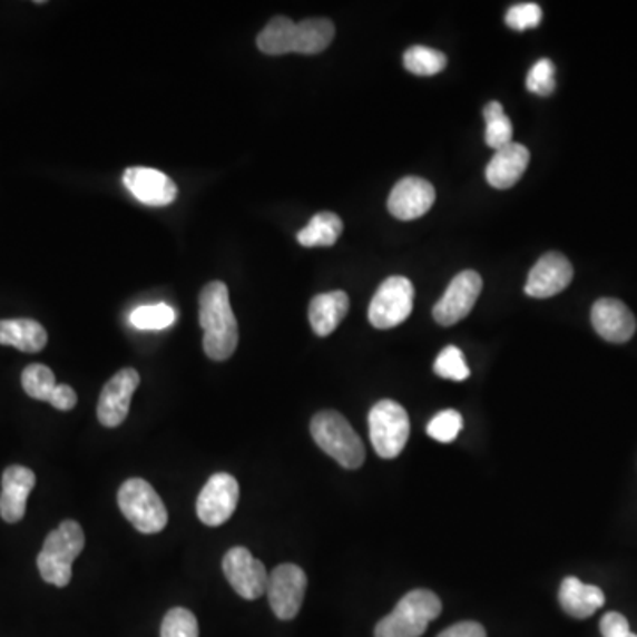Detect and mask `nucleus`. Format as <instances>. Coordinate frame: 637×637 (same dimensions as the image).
<instances>
[{
	"instance_id": "obj_1",
	"label": "nucleus",
	"mask_w": 637,
	"mask_h": 637,
	"mask_svg": "<svg viewBox=\"0 0 637 637\" xmlns=\"http://www.w3.org/2000/svg\"><path fill=\"white\" fill-rule=\"evenodd\" d=\"M198 318L204 330V351L215 362L233 356L239 342L228 288L224 282H209L198 296Z\"/></svg>"
},
{
	"instance_id": "obj_2",
	"label": "nucleus",
	"mask_w": 637,
	"mask_h": 637,
	"mask_svg": "<svg viewBox=\"0 0 637 637\" xmlns=\"http://www.w3.org/2000/svg\"><path fill=\"white\" fill-rule=\"evenodd\" d=\"M86 547V535L77 521H62L48 535L38 556V569L48 585L65 588L74 576V561Z\"/></svg>"
},
{
	"instance_id": "obj_3",
	"label": "nucleus",
	"mask_w": 637,
	"mask_h": 637,
	"mask_svg": "<svg viewBox=\"0 0 637 637\" xmlns=\"http://www.w3.org/2000/svg\"><path fill=\"white\" fill-rule=\"evenodd\" d=\"M312 438L324 453L345 470H357L365 462V444L351 423L336 411H321L311 422Z\"/></svg>"
},
{
	"instance_id": "obj_4",
	"label": "nucleus",
	"mask_w": 637,
	"mask_h": 637,
	"mask_svg": "<svg viewBox=\"0 0 637 637\" xmlns=\"http://www.w3.org/2000/svg\"><path fill=\"white\" fill-rule=\"evenodd\" d=\"M443 611L441 600L431 590H413L402 597L390 615L375 625V637H420Z\"/></svg>"
},
{
	"instance_id": "obj_5",
	"label": "nucleus",
	"mask_w": 637,
	"mask_h": 637,
	"mask_svg": "<svg viewBox=\"0 0 637 637\" xmlns=\"http://www.w3.org/2000/svg\"><path fill=\"white\" fill-rule=\"evenodd\" d=\"M122 516L144 535L159 533L168 522L167 509L151 483L143 478H129L117 494Z\"/></svg>"
},
{
	"instance_id": "obj_6",
	"label": "nucleus",
	"mask_w": 637,
	"mask_h": 637,
	"mask_svg": "<svg viewBox=\"0 0 637 637\" xmlns=\"http://www.w3.org/2000/svg\"><path fill=\"white\" fill-rule=\"evenodd\" d=\"M410 416L395 401H380L369 413V432L375 453L383 459L401 455L410 440Z\"/></svg>"
},
{
	"instance_id": "obj_7",
	"label": "nucleus",
	"mask_w": 637,
	"mask_h": 637,
	"mask_svg": "<svg viewBox=\"0 0 637 637\" xmlns=\"http://www.w3.org/2000/svg\"><path fill=\"white\" fill-rule=\"evenodd\" d=\"M414 287L410 278L390 276L375 291L369 306V321L378 330H392L413 312Z\"/></svg>"
},
{
	"instance_id": "obj_8",
	"label": "nucleus",
	"mask_w": 637,
	"mask_h": 637,
	"mask_svg": "<svg viewBox=\"0 0 637 637\" xmlns=\"http://www.w3.org/2000/svg\"><path fill=\"white\" fill-rule=\"evenodd\" d=\"M306 574L294 564L278 565L267 579V600L278 620H293L302 609Z\"/></svg>"
},
{
	"instance_id": "obj_9",
	"label": "nucleus",
	"mask_w": 637,
	"mask_h": 637,
	"mask_svg": "<svg viewBox=\"0 0 637 637\" xmlns=\"http://www.w3.org/2000/svg\"><path fill=\"white\" fill-rule=\"evenodd\" d=\"M222 569L228 585L233 586V590L243 599L255 600L266 594L270 579L266 567L263 561L254 558L246 547H233L227 551L222 561Z\"/></svg>"
},
{
	"instance_id": "obj_10",
	"label": "nucleus",
	"mask_w": 637,
	"mask_h": 637,
	"mask_svg": "<svg viewBox=\"0 0 637 637\" xmlns=\"http://www.w3.org/2000/svg\"><path fill=\"white\" fill-rule=\"evenodd\" d=\"M482 276L477 272L465 270L453 276L452 282L448 284L443 297L434 306L435 323L441 326H453L462 318L468 317L473 311L478 296L482 293Z\"/></svg>"
},
{
	"instance_id": "obj_11",
	"label": "nucleus",
	"mask_w": 637,
	"mask_h": 637,
	"mask_svg": "<svg viewBox=\"0 0 637 637\" xmlns=\"http://www.w3.org/2000/svg\"><path fill=\"white\" fill-rule=\"evenodd\" d=\"M239 483L228 473H215L197 498V516L204 525L222 526L236 512Z\"/></svg>"
},
{
	"instance_id": "obj_12",
	"label": "nucleus",
	"mask_w": 637,
	"mask_h": 637,
	"mask_svg": "<svg viewBox=\"0 0 637 637\" xmlns=\"http://www.w3.org/2000/svg\"><path fill=\"white\" fill-rule=\"evenodd\" d=\"M140 384V375L135 369H122L112 375L99 395L96 414L101 425L119 427L129 413V404L135 390Z\"/></svg>"
},
{
	"instance_id": "obj_13",
	"label": "nucleus",
	"mask_w": 637,
	"mask_h": 637,
	"mask_svg": "<svg viewBox=\"0 0 637 637\" xmlns=\"http://www.w3.org/2000/svg\"><path fill=\"white\" fill-rule=\"evenodd\" d=\"M434 200L435 190L431 183L422 177L408 176L393 186L392 194L388 197V212L392 213L396 220H416L431 212Z\"/></svg>"
},
{
	"instance_id": "obj_14",
	"label": "nucleus",
	"mask_w": 637,
	"mask_h": 637,
	"mask_svg": "<svg viewBox=\"0 0 637 637\" xmlns=\"http://www.w3.org/2000/svg\"><path fill=\"white\" fill-rule=\"evenodd\" d=\"M574 278V267L569 258L560 252H549L539 258L526 282V294L531 297L556 296L569 287Z\"/></svg>"
},
{
	"instance_id": "obj_15",
	"label": "nucleus",
	"mask_w": 637,
	"mask_h": 637,
	"mask_svg": "<svg viewBox=\"0 0 637 637\" xmlns=\"http://www.w3.org/2000/svg\"><path fill=\"white\" fill-rule=\"evenodd\" d=\"M122 183L137 200L146 206L164 207L177 197L176 183L156 168L129 167L122 174Z\"/></svg>"
},
{
	"instance_id": "obj_16",
	"label": "nucleus",
	"mask_w": 637,
	"mask_h": 637,
	"mask_svg": "<svg viewBox=\"0 0 637 637\" xmlns=\"http://www.w3.org/2000/svg\"><path fill=\"white\" fill-rule=\"evenodd\" d=\"M591 324L604 341L625 344L636 333V317L629 306L615 297H602L591 306Z\"/></svg>"
},
{
	"instance_id": "obj_17",
	"label": "nucleus",
	"mask_w": 637,
	"mask_h": 637,
	"mask_svg": "<svg viewBox=\"0 0 637 637\" xmlns=\"http://www.w3.org/2000/svg\"><path fill=\"white\" fill-rule=\"evenodd\" d=\"M36 486L35 471L26 465H9L2 474L0 516L9 525L22 521L27 512V500Z\"/></svg>"
},
{
	"instance_id": "obj_18",
	"label": "nucleus",
	"mask_w": 637,
	"mask_h": 637,
	"mask_svg": "<svg viewBox=\"0 0 637 637\" xmlns=\"http://www.w3.org/2000/svg\"><path fill=\"white\" fill-rule=\"evenodd\" d=\"M530 164V151L522 144L512 143L496 151L487 165V183L496 190H509L519 183Z\"/></svg>"
},
{
	"instance_id": "obj_19",
	"label": "nucleus",
	"mask_w": 637,
	"mask_h": 637,
	"mask_svg": "<svg viewBox=\"0 0 637 637\" xmlns=\"http://www.w3.org/2000/svg\"><path fill=\"white\" fill-rule=\"evenodd\" d=\"M558 599H560L564 611L577 620L590 618L606 602V597L599 586L586 585L577 577H565Z\"/></svg>"
},
{
	"instance_id": "obj_20",
	"label": "nucleus",
	"mask_w": 637,
	"mask_h": 637,
	"mask_svg": "<svg viewBox=\"0 0 637 637\" xmlns=\"http://www.w3.org/2000/svg\"><path fill=\"white\" fill-rule=\"evenodd\" d=\"M350 312V296L344 291L317 294L308 305V321L315 335L327 336L341 326Z\"/></svg>"
},
{
	"instance_id": "obj_21",
	"label": "nucleus",
	"mask_w": 637,
	"mask_h": 637,
	"mask_svg": "<svg viewBox=\"0 0 637 637\" xmlns=\"http://www.w3.org/2000/svg\"><path fill=\"white\" fill-rule=\"evenodd\" d=\"M48 335L35 318H4L0 321V344L22 353H39L47 345Z\"/></svg>"
},
{
	"instance_id": "obj_22",
	"label": "nucleus",
	"mask_w": 637,
	"mask_h": 637,
	"mask_svg": "<svg viewBox=\"0 0 637 637\" xmlns=\"http://www.w3.org/2000/svg\"><path fill=\"white\" fill-rule=\"evenodd\" d=\"M335 38V26L327 18H308L296 23L293 53L315 56L326 50Z\"/></svg>"
},
{
	"instance_id": "obj_23",
	"label": "nucleus",
	"mask_w": 637,
	"mask_h": 637,
	"mask_svg": "<svg viewBox=\"0 0 637 637\" xmlns=\"http://www.w3.org/2000/svg\"><path fill=\"white\" fill-rule=\"evenodd\" d=\"M344 224H342L341 216L335 213L323 212L312 216L305 228L297 233V243L306 248H314V246H333L339 242Z\"/></svg>"
},
{
	"instance_id": "obj_24",
	"label": "nucleus",
	"mask_w": 637,
	"mask_h": 637,
	"mask_svg": "<svg viewBox=\"0 0 637 637\" xmlns=\"http://www.w3.org/2000/svg\"><path fill=\"white\" fill-rule=\"evenodd\" d=\"M296 22L287 17H275L257 36V47L266 56L293 53Z\"/></svg>"
},
{
	"instance_id": "obj_25",
	"label": "nucleus",
	"mask_w": 637,
	"mask_h": 637,
	"mask_svg": "<svg viewBox=\"0 0 637 637\" xmlns=\"http://www.w3.org/2000/svg\"><path fill=\"white\" fill-rule=\"evenodd\" d=\"M486 117V144L500 151L503 147L512 144L513 126L509 117L504 116L503 105L500 101H491L483 108Z\"/></svg>"
},
{
	"instance_id": "obj_26",
	"label": "nucleus",
	"mask_w": 637,
	"mask_h": 637,
	"mask_svg": "<svg viewBox=\"0 0 637 637\" xmlns=\"http://www.w3.org/2000/svg\"><path fill=\"white\" fill-rule=\"evenodd\" d=\"M404 66L416 77H432L447 68V56L429 47H411L405 50Z\"/></svg>"
},
{
	"instance_id": "obj_27",
	"label": "nucleus",
	"mask_w": 637,
	"mask_h": 637,
	"mask_svg": "<svg viewBox=\"0 0 637 637\" xmlns=\"http://www.w3.org/2000/svg\"><path fill=\"white\" fill-rule=\"evenodd\" d=\"M22 386L27 395L36 401L50 402L57 388L56 375L47 365L32 363L23 371Z\"/></svg>"
},
{
	"instance_id": "obj_28",
	"label": "nucleus",
	"mask_w": 637,
	"mask_h": 637,
	"mask_svg": "<svg viewBox=\"0 0 637 637\" xmlns=\"http://www.w3.org/2000/svg\"><path fill=\"white\" fill-rule=\"evenodd\" d=\"M129 321L138 330H165V327L173 326L174 321H176V312L165 303L144 305L131 312Z\"/></svg>"
},
{
	"instance_id": "obj_29",
	"label": "nucleus",
	"mask_w": 637,
	"mask_h": 637,
	"mask_svg": "<svg viewBox=\"0 0 637 637\" xmlns=\"http://www.w3.org/2000/svg\"><path fill=\"white\" fill-rule=\"evenodd\" d=\"M435 374L450 381H464L470 378V366L465 363L464 354L455 345H448L441 351L434 362Z\"/></svg>"
},
{
	"instance_id": "obj_30",
	"label": "nucleus",
	"mask_w": 637,
	"mask_h": 637,
	"mask_svg": "<svg viewBox=\"0 0 637 637\" xmlns=\"http://www.w3.org/2000/svg\"><path fill=\"white\" fill-rule=\"evenodd\" d=\"M161 637H198V624L194 612L185 607H174L165 615Z\"/></svg>"
},
{
	"instance_id": "obj_31",
	"label": "nucleus",
	"mask_w": 637,
	"mask_h": 637,
	"mask_svg": "<svg viewBox=\"0 0 637 637\" xmlns=\"http://www.w3.org/2000/svg\"><path fill=\"white\" fill-rule=\"evenodd\" d=\"M462 416L459 411L444 410L432 418L427 425V434L440 443H452L462 431Z\"/></svg>"
},
{
	"instance_id": "obj_32",
	"label": "nucleus",
	"mask_w": 637,
	"mask_h": 637,
	"mask_svg": "<svg viewBox=\"0 0 637 637\" xmlns=\"http://www.w3.org/2000/svg\"><path fill=\"white\" fill-rule=\"evenodd\" d=\"M526 87L533 95H552L556 89L555 65H552V61L540 59V61L535 62L533 68L528 74V78H526Z\"/></svg>"
},
{
	"instance_id": "obj_33",
	"label": "nucleus",
	"mask_w": 637,
	"mask_h": 637,
	"mask_svg": "<svg viewBox=\"0 0 637 637\" xmlns=\"http://www.w3.org/2000/svg\"><path fill=\"white\" fill-rule=\"evenodd\" d=\"M504 22L513 31H528L535 29L542 22V8L535 2H525V4H516L507 11Z\"/></svg>"
},
{
	"instance_id": "obj_34",
	"label": "nucleus",
	"mask_w": 637,
	"mask_h": 637,
	"mask_svg": "<svg viewBox=\"0 0 637 637\" xmlns=\"http://www.w3.org/2000/svg\"><path fill=\"white\" fill-rule=\"evenodd\" d=\"M602 637H627L630 634V625L620 612H607L600 620Z\"/></svg>"
},
{
	"instance_id": "obj_35",
	"label": "nucleus",
	"mask_w": 637,
	"mask_h": 637,
	"mask_svg": "<svg viewBox=\"0 0 637 637\" xmlns=\"http://www.w3.org/2000/svg\"><path fill=\"white\" fill-rule=\"evenodd\" d=\"M77 401L78 396L74 388L68 386V384H57L52 401L48 404H52L59 411H71L77 405Z\"/></svg>"
},
{
	"instance_id": "obj_36",
	"label": "nucleus",
	"mask_w": 637,
	"mask_h": 637,
	"mask_svg": "<svg viewBox=\"0 0 637 637\" xmlns=\"http://www.w3.org/2000/svg\"><path fill=\"white\" fill-rule=\"evenodd\" d=\"M438 637H487V633L477 621H461V624L448 627Z\"/></svg>"
},
{
	"instance_id": "obj_37",
	"label": "nucleus",
	"mask_w": 637,
	"mask_h": 637,
	"mask_svg": "<svg viewBox=\"0 0 637 637\" xmlns=\"http://www.w3.org/2000/svg\"><path fill=\"white\" fill-rule=\"evenodd\" d=\"M627 637H637V634L630 633Z\"/></svg>"
}]
</instances>
